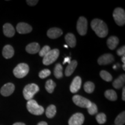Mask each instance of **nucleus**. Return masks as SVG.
Wrapping results in <instances>:
<instances>
[{"label": "nucleus", "mask_w": 125, "mask_h": 125, "mask_svg": "<svg viewBox=\"0 0 125 125\" xmlns=\"http://www.w3.org/2000/svg\"><path fill=\"white\" fill-rule=\"evenodd\" d=\"M91 27L97 35L100 38H104L108 33L107 24L101 20L98 19H93L91 22Z\"/></svg>", "instance_id": "obj_1"}, {"label": "nucleus", "mask_w": 125, "mask_h": 125, "mask_svg": "<svg viewBox=\"0 0 125 125\" xmlns=\"http://www.w3.org/2000/svg\"><path fill=\"white\" fill-rule=\"evenodd\" d=\"M40 90L38 86L34 83H30L26 85L23 89V96L26 100H30L34 97V95Z\"/></svg>", "instance_id": "obj_2"}, {"label": "nucleus", "mask_w": 125, "mask_h": 125, "mask_svg": "<svg viewBox=\"0 0 125 125\" xmlns=\"http://www.w3.org/2000/svg\"><path fill=\"white\" fill-rule=\"evenodd\" d=\"M27 108L31 114L35 115H41L44 112V108L38 105L37 101L34 100H30L27 103Z\"/></svg>", "instance_id": "obj_3"}, {"label": "nucleus", "mask_w": 125, "mask_h": 125, "mask_svg": "<svg viewBox=\"0 0 125 125\" xmlns=\"http://www.w3.org/2000/svg\"><path fill=\"white\" fill-rule=\"evenodd\" d=\"M29 67L26 63H20L17 65L13 70V74L18 78H23L28 74Z\"/></svg>", "instance_id": "obj_4"}, {"label": "nucleus", "mask_w": 125, "mask_h": 125, "mask_svg": "<svg viewBox=\"0 0 125 125\" xmlns=\"http://www.w3.org/2000/svg\"><path fill=\"white\" fill-rule=\"evenodd\" d=\"M59 56V51L57 49L51 50L43 58V64L45 65H48L52 64L57 60Z\"/></svg>", "instance_id": "obj_5"}, {"label": "nucleus", "mask_w": 125, "mask_h": 125, "mask_svg": "<svg viewBox=\"0 0 125 125\" xmlns=\"http://www.w3.org/2000/svg\"><path fill=\"white\" fill-rule=\"evenodd\" d=\"M113 18L118 26H122L125 23V12L121 8H116L113 12Z\"/></svg>", "instance_id": "obj_6"}, {"label": "nucleus", "mask_w": 125, "mask_h": 125, "mask_svg": "<svg viewBox=\"0 0 125 125\" xmlns=\"http://www.w3.org/2000/svg\"><path fill=\"white\" fill-rule=\"evenodd\" d=\"M73 100L76 105L82 108H86L89 107L92 103L89 100L79 95H75L74 96H73Z\"/></svg>", "instance_id": "obj_7"}, {"label": "nucleus", "mask_w": 125, "mask_h": 125, "mask_svg": "<svg viewBox=\"0 0 125 125\" xmlns=\"http://www.w3.org/2000/svg\"><path fill=\"white\" fill-rule=\"evenodd\" d=\"M76 29L81 35H86L87 30V21L85 18L81 16L79 18L76 24Z\"/></svg>", "instance_id": "obj_8"}, {"label": "nucleus", "mask_w": 125, "mask_h": 125, "mask_svg": "<svg viewBox=\"0 0 125 125\" xmlns=\"http://www.w3.org/2000/svg\"><path fill=\"white\" fill-rule=\"evenodd\" d=\"M85 117L81 113H76L72 116L68 121L69 125H82Z\"/></svg>", "instance_id": "obj_9"}, {"label": "nucleus", "mask_w": 125, "mask_h": 125, "mask_svg": "<svg viewBox=\"0 0 125 125\" xmlns=\"http://www.w3.org/2000/svg\"><path fill=\"white\" fill-rule=\"evenodd\" d=\"M15 85L12 83H7L1 87L0 93L3 96L8 97L11 95L15 90Z\"/></svg>", "instance_id": "obj_10"}, {"label": "nucleus", "mask_w": 125, "mask_h": 125, "mask_svg": "<svg viewBox=\"0 0 125 125\" xmlns=\"http://www.w3.org/2000/svg\"><path fill=\"white\" fill-rule=\"evenodd\" d=\"M114 61V57L111 54H104L98 59V64L99 65H107L112 63Z\"/></svg>", "instance_id": "obj_11"}, {"label": "nucleus", "mask_w": 125, "mask_h": 125, "mask_svg": "<svg viewBox=\"0 0 125 125\" xmlns=\"http://www.w3.org/2000/svg\"><path fill=\"white\" fill-rule=\"evenodd\" d=\"M16 30L19 34H28L31 32L32 27L30 25L26 23H19L16 26Z\"/></svg>", "instance_id": "obj_12"}, {"label": "nucleus", "mask_w": 125, "mask_h": 125, "mask_svg": "<svg viewBox=\"0 0 125 125\" xmlns=\"http://www.w3.org/2000/svg\"><path fill=\"white\" fill-rule=\"evenodd\" d=\"M81 85H82V80H81V77L78 76H76L73 79L70 86V91L73 93H76L80 89Z\"/></svg>", "instance_id": "obj_13"}, {"label": "nucleus", "mask_w": 125, "mask_h": 125, "mask_svg": "<svg viewBox=\"0 0 125 125\" xmlns=\"http://www.w3.org/2000/svg\"><path fill=\"white\" fill-rule=\"evenodd\" d=\"M62 34V31L59 28H51L47 32V35L51 39H56L60 37Z\"/></svg>", "instance_id": "obj_14"}, {"label": "nucleus", "mask_w": 125, "mask_h": 125, "mask_svg": "<svg viewBox=\"0 0 125 125\" xmlns=\"http://www.w3.org/2000/svg\"><path fill=\"white\" fill-rule=\"evenodd\" d=\"M3 32L6 37L10 38V37H13L15 35V30L12 24L9 23H6L3 26Z\"/></svg>", "instance_id": "obj_15"}, {"label": "nucleus", "mask_w": 125, "mask_h": 125, "mask_svg": "<svg viewBox=\"0 0 125 125\" xmlns=\"http://www.w3.org/2000/svg\"><path fill=\"white\" fill-rule=\"evenodd\" d=\"M14 49L11 45H7L4 47L2 50V55L5 59H10L14 55Z\"/></svg>", "instance_id": "obj_16"}, {"label": "nucleus", "mask_w": 125, "mask_h": 125, "mask_svg": "<svg viewBox=\"0 0 125 125\" xmlns=\"http://www.w3.org/2000/svg\"><path fill=\"white\" fill-rule=\"evenodd\" d=\"M26 51L30 54H35L40 51V46L38 43L32 42L26 46Z\"/></svg>", "instance_id": "obj_17"}, {"label": "nucleus", "mask_w": 125, "mask_h": 125, "mask_svg": "<svg viewBox=\"0 0 125 125\" xmlns=\"http://www.w3.org/2000/svg\"><path fill=\"white\" fill-rule=\"evenodd\" d=\"M119 43V39L115 36H111L107 40V46L111 50H114L116 48Z\"/></svg>", "instance_id": "obj_18"}, {"label": "nucleus", "mask_w": 125, "mask_h": 125, "mask_svg": "<svg viewBox=\"0 0 125 125\" xmlns=\"http://www.w3.org/2000/svg\"><path fill=\"white\" fill-rule=\"evenodd\" d=\"M78 63L77 62L76 60H73L71 62L70 64H68V65H67L66 67V69L65 71V75L67 76H70L72 74L74 73V71L76 68Z\"/></svg>", "instance_id": "obj_19"}, {"label": "nucleus", "mask_w": 125, "mask_h": 125, "mask_svg": "<svg viewBox=\"0 0 125 125\" xmlns=\"http://www.w3.org/2000/svg\"><path fill=\"white\" fill-rule=\"evenodd\" d=\"M125 82V74H122L121 75H120V76H119L117 79H116L114 81L112 85H113V86L115 89H121L123 87V86H124Z\"/></svg>", "instance_id": "obj_20"}, {"label": "nucleus", "mask_w": 125, "mask_h": 125, "mask_svg": "<svg viewBox=\"0 0 125 125\" xmlns=\"http://www.w3.org/2000/svg\"><path fill=\"white\" fill-rule=\"evenodd\" d=\"M65 40L67 45L71 48H74L76 45V38L75 35L72 33H68L65 35Z\"/></svg>", "instance_id": "obj_21"}, {"label": "nucleus", "mask_w": 125, "mask_h": 125, "mask_svg": "<svg viewBox=\"0 0 125 125\" xmlns=\"http://www.w3.org/2000/svg\"><path fill=\"white\" fill-rule=\"evenodd\" d=\"M105 97L111 101H116L117 100V94L113 90H107L104 93Z\"/></svg>", "instance_id": "obj_22"}, {"label": "nucleus", "mask_w": 125, "mask_h": 125, "mask_svg": "<svg viewBox=\"0 0 125 125\" xmlns=\"http://www.w3.org/2000/svg\"><path fill=\"white\" fill-rule=\"evenodd\" d=\"M54 75L57 79L62 77V67L61 64H57L54 69Z\"/></svg>", "instance_id": "obj_23"}, {"label": "nucleus", "mask_w": 125, "mask_h": 125, "mask_svg": "<svg viewBox=\"0 0 125 125\" xmlns=\"http://www.w3.org/2000/svg\"><path fill=\"white\" fill-rule=\"evenodd\" d=\"M56 113V107L54 105H51L47 108L46 110V115L48 118H52Z\"/></svg>", "instance_id": "obj_24"}, {"label": "nucleus", "mask_w": 125, "mask_h": 125, "mask_svg": "<svg viewBox=\"0 0 125 125\" xmlns=\"http://www.w3.org/2000/svg\"><path fill=\"white\" fill-rule=\"evenodd\" d=\"M56 86L55 82H53L52 79H49L46 81V84H45V89L48 93H52L53 92Z\"/></svg>", "instance_id": "obj_25"}, {"label": "nucleus", "mask_w": 125, "mask_h": 125, "mask_svg": "<svg viewBox=\"0 0 125 125\" xmlns=\"http://www.w3.org/2000/svg\"><path fill=\"white\" fill-rule=\"evenodd\" d=\"M83 87L84 90H85V91L86 93H92L94 91V90L95 86L93 82L88 81V82H86L84 84Z\"/></svg>", "instance_id": "obj_26"}, {"label": "nucleus", "mask_w": 125, "mask_h": 125, "mask_svg": "<svg viewBox=\"0 0 125 125\" xmlns=\"http://www.w3.org/2000/svg\"><path fill=\"white\" fill-rule=\"evenodd\" d=\"M125 122V112L123 111L119 114L115 119V123L116 125H123Z\"/></svg>", "instance_id": "obj_27"}, {"label": "nucleus", "mask_w": 125, "mask_h": 125, "mask_svg": "<svg viewBox=\"0 0 125 125\" xmlns=\"http://www.w3.org/2000/svg\"><path fill=\"white\" fill-rule=\"evenodd\" d=\"M100 75L103 80L107 81V82H110L112 80V76L108 72L102 70L100 73Z\"/></svg>", "instance_id": "obj_28"}, {"label": "nucleus", "mask_w": 125, "mask_h": 125, "mask_svg": "<svg viewBox=\"0 0 125 125\" xmlns=\"http://www.w3.org/2000/svg\"><path fill=\"white\" fill-rule=\"evenodd\" d=\"M96 121L99 124H104L106 122V115L104 113H100L96 116Z\"/></svg>", "instance_id": "obj_29"}, {"label": "nucleus", "mask_w": 125, "mask_h": 125, "mask_svg": "<svg viewBox=\"0 0 125 125\" xmlns=\"http://www.w3.org/2000/svg\"><path fill=\"white\" fill-rule=\"evenodd\" d=\"M87 111H88L89 114L93 115L97 113L98 109L97 107V105L94 103H92L91 105L89 108H87Z\"/></svg>", "instance_id": "obj_30"}, {"label": "nucleus", "mask_w": 125, "mask_h": 125, "mask_svg": "<svg viewBox=\"0 0 125 125\" xmlns=\"http://www.w3.org/2000/svg\"><path fill=\"white\" fill-rule=\"evenodd\" d=\"M51 48L49 46H48V45L44 46L42 48V49H41L40 52H39V55L41 57H44L48 52L51 51Z\"/></svg>", "instance_id": "obj_31"}, {"label": "nucleus", "mask_w": 125, "mask_h": 125, "mask_svg": "<svg viewBox=\"0 0 125 125\" xmlns=\"http://www.w3.org/2000/svg\"><path fill=\"white\" fill-rule=\"evenodd\" d=\"M51 72L49 70L45 69L40 72V73H39V76L41 79H44V78L49 76L51 75Z\"/></svg>", "instance_id": "obj_32"}, {"label": "nucleus", "mask_w": 125, "mask_h": 125, "mask_svg": "<svg viewBox=\"0 0 125 125\" xmlns=\"http://www.w3.org/2000/svg\"><path fill=\"white\" fill-rule=\"evenodd\" d=\"M117 54L118 56H123L125 54V46H123L117 50Z\"/></svg>", "instance_id": "obj_33"}, {"label": "nucleus", "mask_w": 125, "mask_h": 125, "mask_svg": "<svg viewBox=\"0 0 125 125\" xmlns=\"http://www.w3.org/2000/svg\"><path fill=\"white\" fill-rule=\"evenodd\" d=\"M26 2L30 6H34L38 2V0H36V1L35 0H27L26 1Z\"/></svg>", "instance_id": "obj_34"}, {"label": "nucleus", "mask_w": 125, "mask_h": 125, "mask_svg": "<svg viewBox=\"0 0 125 125\" xmlns=\"http://www.w3.org/2000/svg\"><path fill=\"white\" fill-rule=\"evenodd\" d=\"M71 62V58L69 57H67L64 58V62H62V64H65L67 63V62H68V64H70V62Z\"/></svg>", "instance_id": "obj_35"}, {"label": "nucleus", "mask_w": 125, "mask_h": 125, "mask_svg": "<svg viewBox=\"0 0 125 125\" xmlns=\"http://www.w3.org/2000/svg\"><path fill=\"white\" fill-rule=\"evenodd\" d=\"M122 100L123 101H125V87H123V91H122Z\"/></svg>", "instance_id": "obj_36"}, {"label": "nucleus", "mask_w": 125, "mask_h": 125, "mask_svg": "<svg viewBox=\"0 0 125 125\" xmlns=\"http://www.w3.org/2000/svg\"><path fill=\"white\" fill-rule=\"evenodd\" d=\"M37 125H48V123L45 122H41Z\"/></svg>", "instance_id": "obj_37"}, {"label": "nucleus", "mask_w": 125, "mask_h": 125, "mask_svg": "<svg viewBox=\"0 0 125 125\" xmlns=\"http://www.w3.org/2000/svg\"><path fill=\"white\" fill-rule=\"evenodd\" d=\"M13 125H25L24 123H21V122H17V123H14Z\"/></svg>", "instance_id": "obj_38"}, {"label": "nucleus", "mask_w": 125, "mask_h": 125, "mask_svg": "<svg viewBox=\"0 0 125 125\" xmlns=\"http://www.w3.org/2000/svg\"><path fill=\"white\" fill-rule=\"evenodd\" d=\"M122 62H123V64H125V56H122Z\"/></svg>", "instance_id": "obj_39"}, {"label": "nucleus", "mask_w": 125, "mask_h": 125, "mask_svg": "<svg viewBox=\"0 0 125 125\" xmlns=\"http://www.w3.org/2000/svg\"><path fill=\"white\" fill-rule=\"evenodd\" d=\"M123 70H125V64H123Z\"/></svg>", "instance_id": "obj_40"}, {"label": "nucleus", "mask_w": 125, "mask_h": 125, "mask_svg": "<svg viewBox=\"0 0 125 125\" xmlns=\"http://www.w3.org/2000/svg\"><path fill=\"white\" fill-rule=\"evenodd\" d=\"M64 47H65V48H68V46L67 45H64Z\"/></svg>", "instance_id": "obj_41"}]
</instances>
